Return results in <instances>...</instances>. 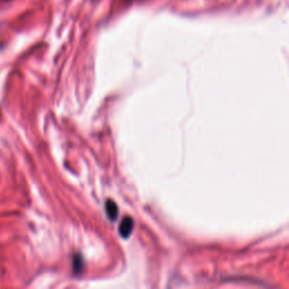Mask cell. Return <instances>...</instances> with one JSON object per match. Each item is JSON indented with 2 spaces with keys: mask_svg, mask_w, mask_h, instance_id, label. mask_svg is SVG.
<instances>
[{
  "mask_svg": "<svg viewBox=\"0 0 289 289\" xmlns=\"http://www.w3.org/2000/svg\"><path fill=\"white\" fill-rule=\"evenodd\" d=\"M133 230H134V220H133V218H130V217H126V218H124L120 224L119 231H120L121 236L128 237L131 234Z\"/></svg>",
  "mask_w": 289,
  "mask_h": 289,
  "instance_id": "1",
  "label": "cell"
},
{
  "mask_svg": "<svg viewBox=\"0 0 289 289\" xmlns=\"http://www.w3.org/2000/svg\"><path fill=\"white\" fill-rule=\"evenodd\" d=\"M81 265H83L81 259L79 258V256H76V258H75V263H74V268H75V271H76V272H79V271L81 270Z\"/></svg>",
  "mask_w": 289,
  "mask_h": 289,
  "instance_id": "3",
  "label": "cell"
},
{
  "mask_svg": "<svg viewBox=\"0 0 289 289\" xmlns=\"http://www.w3.org/2000/svg\"><path fill=\"white\" fill-rule=\"evenodd\" d=\"M105 208H106V213H108V216L111 218L112 220H114L116 218L117 216V206L116 205V202L112 201V200H109L106 202L105 205Z\"/></svg>",
  "mask_w": 289,
  "mask_h": 289,
  "instance_id": "2",
  "label": "cell"
}]
</instances>
